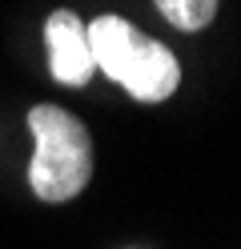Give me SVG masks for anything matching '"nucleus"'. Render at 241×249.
<instances>
[{"mask_svg": "<svg viewBox=\"0 0 241 249\" xmlns=\"http://www.w3.org/2000/svg\"><path fill=\"white\" fill-rule=\"evenodd\" d=\"M89 28V49L93 65L105 69L117 85H125L137 101H165L181 85V65L161 40L137 33L121 17H96Z\"/></svg>", "mask_w": 241, "mask_h": 249, "instance_id": "obj_1", "label": "nucleus"}, {"mask_svg": "<svg viewBox=\"0 0 241 249\" xmlns=\"http://www.w3.org/2000/svg\"><path fill=\"white\" fill-rule=\"evenodd\" d=\"M37 153L28 165L32 193L40 201H73L93 177V141L89 129L56 105H37L28 113Z\"/></svg>", "mask_w": 241, "mask_h": 249, "instance_id": "obj_2", "label": "nucleus"}, {"mask_svg": "<svg viewBox=\"0 0 241 249\" xmlns=\"http://www.w3.org/2000/svg\"><path fill=\"white\" fill-rule=\"evenodd\" d=\"M48 40V69L60 85H85L93 76V49H89V28L69 8H56L44 24Z\"/></svg>", "mask_w": 241, "mask_h": 249, "instance_id": "obj_3", "label": "nucleus"}, {"mask_svg": "<svg viewBox=\"0 0 241 249\" xmlns=\"http://www.w3.org/2000/svg\"><path fill=\"white\" fill-rule=\"evenodd\" d=\"M153 4L173 28H185V33H197L217 17V0H153Z\"/></svg>", "mask_w": 241, "mask_h": 249, "instance_id": "obj_4", "label": "nucleus"}]
</instances>
